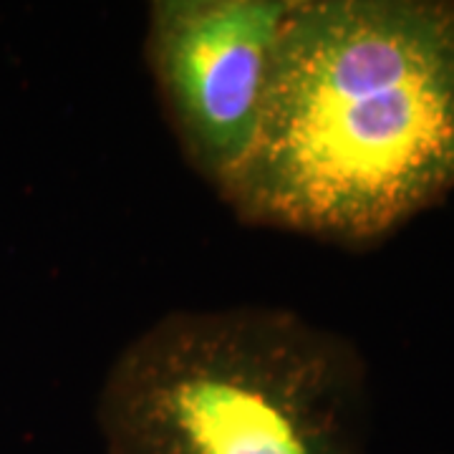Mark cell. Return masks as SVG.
Segmentation results:
<instances>
[{
  "label": "cell",
  "instance_id": "1",
  "mask_svg": "<svg viewBox=\"0 0 454 454\" xmlns=\"http://www.w3.org/2000/svg\"><path fill=\"white\" fill-rule=\"evenodd\" d=\"M452 192V0H295L232 215L358 250Z\"/></svg>",
  "mask_w": 454,
  "mask_h": 454
},
{
  "label": "cell",
  "instance_id": "2",
  "mask_svg": "<svg viewBox=\"0 0 454 454\" xmlns=\"http://www.w3.org/2000/svg\"><path fill=\"white\" fill-rule=\"evenodd\" d=\"M94 417L104 454H369L354 340L283 306L164 313L112 358Z\"/></svg>",
  "mask_w": 454,
  "mask_h": 454
},
{
  "label": "cell",
  "instance_id": "3",
  "mask_svg": "<svg viewBox=\"0 0 454 454\" xmlns=\"http://www.w3.org/2000/svg\"><path fill=\"white\" fill-rule=\"evenodd\" d=\"M295 0H152L145 64L184 164L225 200L258 142Z\"/></svg>",
  "mask_w": 454,
  "mask_h": 454
}]
</instances>
